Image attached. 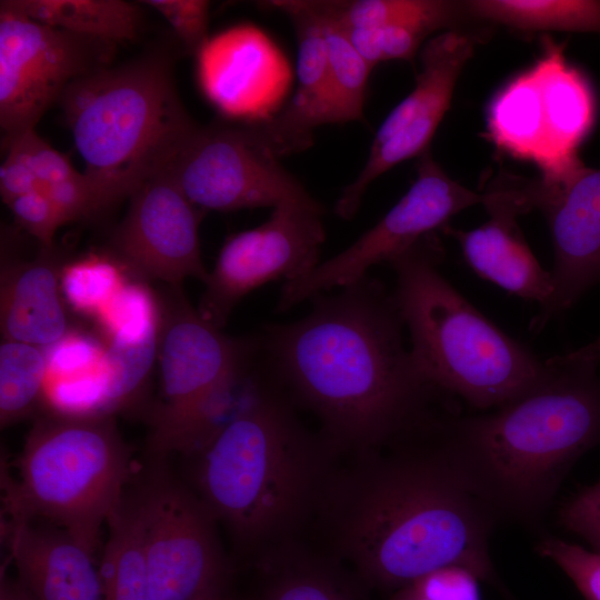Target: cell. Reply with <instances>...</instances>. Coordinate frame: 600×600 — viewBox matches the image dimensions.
I'll return each instance as SVG.
<instances>
[{
	"label": "cell",
	"mask_w": 600,
	"mask_h": 600,
	"mask_svg": "<svg viewBox=\"0 0 600 600\" xmlns=\"http://www.w3.org/2000/svg\"><path fill=\"white\" fill-rule=\"evenodd\" d=\"M257 334L263 370L312 413L338 456L390 444L451 412L403 341L393 293L368 276Z\"/></svg>",
	"instance_id": "obj_1"
},
{
	"label": "cell",
	"mask_w": 600,
	"mask_h": 600,
	"mask_svg": "<svg viewBox=\"0 0 600 600\" xmlns=\"http://www.w3.org/2000/svg\"><path fill=\"white\" fill-rule=\"evenodd\" d=\"M436 424L390 444L338 456L318 501L329 553L369 588L392 590L458 566L497 583L496 517L459 476Z\"/></svg>",
	"instance_id": "obj_2"
},
{
	"label": "cell",
	"mask_w": 600,
	"mask_h": 600,
	"mask_svg": "<svg viewBox=\"0 0 600 600\" xmlns=\"http://www.w3.org/2000/svg\"><path fill=\"white\" fill-rule=\"evenodd\" d=\"M258 359L237 411L193 456L194 492L253 561L300 538L338 454Z\"/></svg>",
	"instance_id": "obj_3"
},
{
	"label": "cell",
	"mask_w": 600,
	"mask_h": 600,
	"mask_svg": "<svg viewBox=\"0 0 600 600\" xmlns=\"http://www.w3.org/2000/svg\"><path fill=\"white\" fill-rule=\"evenodd\" d=\"M550 361L549 376L528 393L487 414H449L436 429L496 519L539 520L572 466L600 446L599 362L573 351Z\"/></svg>",
	"instance_id": "obj_4"
},
{
	"label": "cell",
	"mask_w": 600,
	"mask_h": 600,
	"mask_svg": "<svg viewBox=\"0 0 600 600\" xmlns=\"http://www.w3.org/2000/svg\"><path fill=\"white\" fill-rule=\"evenodd\" d=\"M432 233L388 263L411 354L440 391L476 409L500 408L539 386L552 370L480 313L440 273Z\"/></svg>",
	"instance_id": "obj_5"
},
{
	"label": "cell",
	"mask_w": 600,
	"mask_h": 600,
	"mask_svg": "<svg viewBox=\"0 0 600 600\" xmlns=\"http://www.w3.org/2000/svg\"><path fill=\"white\" fill-rule=\"evenodd\" d=\"M94 201V216L170 169L198 129L163 59L103 67L59 100Z\"/></svg>",
	"instance_id": "obj_6"
},
{
	"label": "cell",
	"mask_w": 600,
	"mask_h": 600,
	"mask_svg": "<svg viewBox=\"0 0 600 600\" xmlns=\"http://www.w3.org/2000/svg\"><path fill=\"white\" fill-rule=\"evenodd\" d=\"M4 477L10 517L44 519L96 551L100 531L122 503L133 462L113 416L48 411L37 419Z\"/></svg>",
	"instance_id": "obj_7"
},
{
	"label": "cell",
	"mask_w": 600,
	"mask_h": 600,
	"mask_svg": "<svg viewBox=\"0 0 600 600\" xmlns=\"http://www.w3.org/2000/svg\"><path fill=\"white\" fill-rule=\"evenodd\" d=\"M257 354V336H227L174 289L173 303L161 311V399L151 414L152 453L199 451L242 403Z\"/></svg>",
	"instance_id": "obj_8"
},
{
	"label": "cell",
	"mask_w": 600,
	"mask_h": 600,
	"mask_svg": "<svg viewBox=\"0 0 600 600\" xmlns=\"http://www.w3.org/2000/svg\"><path fill=\"white\" fill-rule=\"evenodd\" d=\"M536 63L492 99L488 131L509 154L536 163L544 187L560 188L584 164L578 148L592 128L596 101L586 77L546 36Z\"/></svg>",
	"instance_id": "obj_9"
},
{
	"label": "cell",
	"mask_w": 600,
	"mask_h": 600,
	"mask_svg": "<svg viewBox=\"0 0 600 600\" xmlns=\"http://www.w3.org/2000/svg\"><path fill=\"white\" fill-rule=\"evenodd\" d=\"M130 496L154 600H206L228 588L218 523L193 489L154 473Z\"/></svg>",
	"instance_id": "obj_10"
},
{
	"label": "cell",
	"mask_w": 600,
	"mask_h": 600,
	"mask_svg": "<svg viewBox=\"0 0 600 600\" xmlns=\"http://www.w3.org/2000/svg\"><path fill=\"white\" fill-rule=\"evenodd\" d=\"M482 202L483 194L451 179L427 150L404 196L351 246L306 276L284 282L276 311L283 312L318 293L363 278L371 267L389 262L443 227L452 216Z\"/></svg>",
	"instance_id": "obj_11"
},
{
	"label": "cell",
	"mask_w": 600,
	"mask_h": 600,
	"mask_svg": "<svg viewBox=\"0 0 600 600\" xmlns=\"http://www.w3.org/2000/svg\"><path fill=\"white\" fill-rule=\"evenodd\" d=\"M113 43L56 29L0 3V124L34 129L77 79L107 67Z\"/></svg>",
	"instance_id": "obj_12"
},
{
	"label": "cell",
	"mask_w": 600,
	"mask_h": 600,
	"mask_svg": "<svg viewBox=\"0 0 600 600\" xmlns=\"http://www.w3.org/2000/svg\"><path fill=\"white\" fill-rule=\"evenodd\" d=\"M172 173L202 211H233L313 199L279 162L256 124L198 127Z\"/></svg>",
	"instance_id": "obj_13"
},
{
	"label": "cell",
	"mask_w": 600,
	"mask_h": 600,
	"mask_svg": "<svg viewBox=\"0 0 600 600\" xmlns=\"http://www.w3.org/2000/svg\"><path fill=\"white\" fill-rule=\"evenodd\" d=\"M272 209L260 226L229 237L209 272L197 310L218 328L251 291L270 281L301 278L320 263L322 206L311 199Z\"/></svg>",
	"instance_id": "obj_14"
},
{
	"label": "cell",
	"mask_w": 600,
	"mask_h": 600,
	"mask_svg": "<svg viewBox=\"0 0 600 600\" xmlns=\"http://www.w3.org/2000/svg\"><path fill=\"white\" fill-rule=\"evenodd\" d=\"M478 40L470 32L447 30L426 43L413 90L378 128L368 160L337 200V216L344 220L352 219L364 192L377 178L396 164L428 150L449 109L457 79Z\"/></svg>",
	"instance_id": "obj_15"
},
{
	"label": "cell",
	"mask_w": 600,
	"mask_h": 600,
	"mask_svg": "<svg viewBox=\"0 0 600 600\" xmlns=\"http://www.w3.org/2000/svg\"><path fill=\"white\" fill-rule=\"evenodd\" d=\"M112 238L119 260L138 274L180 289L187 278L206 283L199 222L202 211L183 193L171 168L150 178L130 197Z\"/></svg>",
	"instance_id": "obj_16"
},
{
	"label": "cell",
	"mask_w": 600,
	"mask_h": 600,
	"mask_svg": "<svg viewBox=\"0 0 600 600\" xmlns=\"http://www.w3.org/2000/svg\"><path fill=\"white\" fill-rule=\"evenodd\" d=\"M196 54L202 92L230 118L253 122L270 118L291 78L283 54L251 24L208 38Z\"/></svg>",
	"instance_id": "obj_17"
},
{
	"label": "cell",
	"mask_w": 600,
	"mask_h": 600,
	"mask_svg": "<svg viewBox=\"0 0 600 600\" xmlns=\"http://www.w3.org/2000/svg\"><path fill=\"white\" fill-rule=\"evenodd\" d=\"M542 212L554 249L553 293L532 321L537 329L600 281V169L583 166L552 193Z\"/></svg>",
	"instance_id": "obj_18"
},
{
	"label": "cell",
	"mask_w": 600,
	"mask_h": 600,
	"mask_svg": "<svg viewBox=\"0 0 600 600\" xmlns=\"http://www.w3.org/2000/svg\"><path fill=\"white\" fill-rule=\"evenodd\" d=\"M4 537L17 580L34 600H103L94 552L67 531L10 517Z\"/></svg>",
	"instance_id": "obj_19"
},
{
	"label": "cell",
	"mask_w": 600,
	"mask_h": 600,
	"mask_svg": "<svg viewBox=\"0 0 600 600\" xmlns=\"http://www.w3.org/2000/svg\"><path fill=\"white\" fill-rule=\"evenodd\" d=\"M263 4L288 16L298 42L296 93L282 111L256 122L263 141L280 158L309 148L312 130L327 123L328 49L313 1L278 0Z\"/></svg>",
	"instance_id": "obj_20"
},
{
	"label": "cell",
	"mask_w": 600,
	"mask_h": 600,
	"mask_svg": "<svg viewBox=\"0 0 600 600\" xmlns=\"http://www.w3.org/2000/svg\"><path fill=\"white\" fill-rule=\"evenodd\" d=\"M29 261H6L0 279V328L4 340L47 348L70 330L61 292L62 267L53 248Z\"/></svg>",
	"instance_id": "obj_21"
},
{
	"label": "cell",
	"mask_w": 600,
	"mask_h": 600,
	"mask_svg": "<svg viewBox=\"0 0 600 600\" xmlns=\"http://www.w3.org/2000/svg\"><path fill=\"white\" fill-rule=\"evenodd\" d=\"M483 204L488 222L469 231L449 228L447 232L458 240L466 261L480 277L544 307L553 293L552 276L524 241L516 223L518 214L492 199Z\"/></svg>",
	"instance_id": "obj_22"
},
{
	"label": "cell",
	"mask_w": 600,
	"mask_h": 600,
	"mask_svg": "<svg viewBox=\"0 0 600 600\" xmlns=\"http://www.w3.org/2000/svg\"><path fill=\"white\" fill-rule=\"evenodd\" d=\"M259 588L253 600H370V589L344 563L301 538L253 561Z\"/></svg>",
	"instance_id": "obj_23"
},
{
	"label": "cell",
	"mask_w": 600,
	"mask_h": 600,
	"mask_svg": "<svg viewBox=\"0 0 600 600\" xmlns=\"http://www.w3.org/2000/svg\"><path fill=\"white\" fill-rule=\"evenodd\" d=\"M32 20L72 34L109 43L136 38L141 12L123 0H2Z\"/></svg>",
	"instance_id": "obj_24"
},
{
	"label": "cell",
	"mask_w": 600,
	"mask_h": 600,
	"mask_svg": "<svg viewBox=\"0 0 600 600\" xmlns=\"http://www.w3.org/2000/svg\"><path fill=\"white\" fill-rule=\"evenodd\" d=\"M107 527L108 536L99 563L103 600H154L129 491Z\"/></svg>",
	"instance_id": "obj_25"
},
{
	"label": "cell",
	"mask_w": 600,
	"mask_h": 600,
	"mask_svg": "<svg viewBox=\"0 0 600 600\" xmlns=\"http://www.w3.org/2000/svg\"><path fill=\"white\" fill-rule=\"evenodd\" d=\"M328 49L329 103L327 123L361 120L372 68L352 47L332 1H313Z\"/></svg>",
	"instance_id": "obj_26"
},
{
	"label": "cell",
	"mask_w": 600,
	"mask_h": 600,
	"mask_svg": "<svg viewBox=\"0 0 600 600\" xmlns=\"http://www.w3.org/2000/svg\"><path fill=\"white\" fill-rule=\"evenodd\" d=\"M472 17L523 31L600 33V1L474 0L466 2Z\"/></svg>",
	"instance_id": "obj_27"
},
{
	"label": "cell",
	"mask_w": 600,
	"mask_h": 600,
	"mask_svg": "<svg viewBox=\"0 0 600 600\" xmlns=\"http://www.w3.org/2000/svg\"><path fill=\"white\" fill-rule=\"evenodd\" d=\"M48 363L43 348L11 340L0 344V423L7 428L43 402Z\"/></svg>",
	"instance_id": "obj_28"
},
{
	"label": "cell",
	"mask_w": 600,
	"mask_h": 600,
	"mask_svg": "<svg viewBox=\"0 0 600 600\" xmlns=\"http://www.w3.org/2000/svg\"><path fill=\"white\" fill-rule=\"evenodd\" d=\"M346 28L403 24L428 34L448 29L467 13L466 3L442 0H353L333 1Z\"/></svg>",
	"instance_id": "obj_29"
},
{
	"label": "cell",
	"mask_w": 600,
	"mask_h": 600,
	"mask_svg": "<svg viewBox=\"0 0 600 600\" xmlns=\"http://www.w3.org/2000/svg\"><path fill=\"white\" fill-rule=\"evenodd\" d=\"M160 331L136 343H104L108 377L104 416L133 406L141 396L158 358Z\"/></svg>",
	"instance_id": "obj_30"
},
{
	"label": "cell",
	"mask_w": 600,
	"mask_h": 600,
	"mask_svg": "<svg viewBox=\"0 0 600 600\" xmlns=\"http://www.w3.org/2000/svg\"><path fill=\"white\" fill-rule=\"evenodd\" d=\"M93 319L104 343H136L160 331L161 310L146 284L127 281Z\"/></svg>",
	"instance_id": "obj_31"
},
{
	"label": "cell",
	"mask_w": 600,
	"mask_h": 600,
	"mask_svg": "<svg viewBox=\"0 0 600 600\" xmlns=\"http://www.w3.org/2000/svg\"><path fill=\"white\" fill-rule=\"evenodd\" d=\"M120 263L89 254L63 264L60 277L64 301L76 312L94 318L127 282Z\"/></svg>",
	"instance_id": "obj_32"
},
{
	"label": "cell",
	"mask_w": 600,
	"mask_h": 600,
	"mask_svg": "<svg viewBox=\"0 0 600 600\" xmlns=\"http://www.w3.org/2000/svg\"><path fill=\"white\" fill-rule=\"evenodd\" d=\"M536 550L554 562L584 600H600V553L556 537L542 538Z\"/></svg>",
	"instance_id": "obj_33"
},
{
	"label": "cell",
	"mask_w": 600,
	"mask_h": 600,
	"mask_svg": "<svg viewBox=\"0 0 600 600\" xmlns=\"http://www.w3.org/2000/svg\"><path fill=\"white\" fill-rule=\"evenodd\" d=\"M479 581L469 569L451 566L399 588L389 600H481Z\"/></svg>",
	"instance_id": "obj_34"
},
{
	"label": "cell",
	"mask_w": 600,
	"mask_h": 600,
	"mask_svg": "<svg viewBox=\"0 0 600 600\" xmlns=\"http://www.w3.org/2000/svg\"><path fill=\"white\" fill-rule=\"evenodd\" d=\"M48 379H61L96 370L104 356L106 344L90 334L69 331L54 344L43 348Z\"/></svg>",
	"instance_id": "obj_35"
},
{
	"label": "cell",
	"mask_w": 600,
	"mask_h": 600,
	"mask_svg": "<svg viewBox=\"0 0 600 600\" xmlns=\"http://www.w3.org/2000/svg\"><path fill=\"white\" fill-rule=\"evenodd\" d=\"M141 3L160 13L193 53L208 40L209 2L204 0H146Z\"/></svg>",
	"instance_id": "obj_36"
},
{
	"label": "cell",
	"mask_w": 600,
	"mask_h": 600,
	"mask_svg": "<svg viewBox=\"0 0 600 600\" xmlns=\"http://www.w3.org/2000/svg\"><path fill=\"white\" fill-rule=\"evenodd\" d=\"M7 206L20 227L36 238L41 248H53L56 231L66 221L43 189L22 194Z\"/></svg>",
	"instance_id": "obj_37"
},
{
	"label": "cell",
	"mask_w": 600,
	"mask_h": 600,
	"mask_svg": "<svg viewBox=\"0 0 600 600\" xmlns=\"http://www.w3.org/2000/svg\"><path fill=\"white\" fill-rule=\"evenodd\" d=\"M8 142L16 143L22 150L41 189L68 179L78 172L68 157L51 147L34 129L6 139L4 143Z\"/></svg>",
	"instance_id": "obj_38"
},
{
	"label": "cell",
	"mask_w": 600,
	"mask_h": 600,
	"mask_svg": "<svg viewBox=\"0 0 600 600\" xmlns=\"http://www.w3.org/2000/svg\"><path fill=\"white\" fill-rule=\"evenodd\" d=\"M559 522L600 553V481L564 502L559 510Z\"/></svg>",
	"instance_id": "obj_39"
},
{
	"label": "cell",
	"mask_w": 600,
	"mask_h": 600,
	"mask_svg": "<svg viewBox=\"0 0 600 600\" xmlns=\"http://www.w3.org/2000/svg\"><path fill=\"white\" fill-rule=\"evenodd\" d=\"M66 222L94 217V201L90 184L83 173L43 188Z\"/></svg>",
	"instance_id": "obj_40"
},
{
	"label": "cell",
	"mask_w": 600,
	"mask_h": 600,
	"mask_svg": "<svg viewBox=\"0 0 600 600\" xmlns=\"http://www.w3.org/2000/svg\"><path fill=\"white\" fill-rule=\"evenodd\" d=\"M4 146L7 157L0 166V194L7 204L40 187L22 150L13 142L4 143Z\"/></svg>",
	"instance_id": "obj_41"
},
{
	"label": "cell",
	"mask_w": 600,
	"mask_h": 600,
	"mask_svg": "<svg viewBox=\"0 0 600 600\" xmlns=\"http://www.w3.org/2000/svg\"><path fill=\"white\" fill-rule=\"evenodd\" d=\"M377 32L382 61L410 60L428 36L418 28L403 24L377 27Z\"/></svg>",
	"instance_id": "obj_42"
},
{
	"label": "cell",
	"mask_w": 600,
	"mask_h": 600,
	"mask_svg": "<svg viewBox=\"0 0 600 600\" xmlns=\"http://www.w3.org/2000/svg\"><path fill=\"white\" fill-rule=\"evenodd\" d=\"M0 600H34L29 592L19 583L6 574H1Z\"/></svg>",
	"instance_id": "obj_43"
},
{
	"label": "cell",
	"mask_w": 600,
	"mask_h": 600,
	"mask_svg": "<svg viewBox=\"0 0 600 600\" xmlns=\"http://www.w3.org/2000/svg\"><path fill=\"white\" fill-rule=\"evenodd\" d=\"M576 354L599 362L600 361V338L593 342L581 347L580 349L573 351Z\"/></svg>",
	"instance_id": "obj_44"
},
{
	"label": "cell",
	"mask_w": 600,
	"mask_h": 600,
	"mask_svg": "<svg viewBox=\"0 0 600 600\" xmlns=\"http://www.w3.org/2000/svg\"><path fill=\"white\" fill-rule=\"evenodd\" d=\"M206 600H253L251 597H240L232 594L229 589H224L222 591H219L211 597L207 598Z\"/></svg>",
	"instance_id": "obj_45"
}]
</instances>
